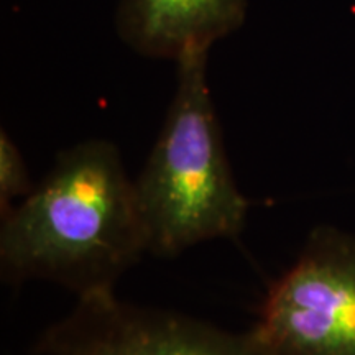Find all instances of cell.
<instances>
[{
	"label": "cell",
	"instance_id": "1",
	"mask_svg": "<svg viewBox=\"0 0 355 355\" xmlns=\"http://www.w3.org/2000/svg\"><path fill=\"white\" fill-rule=\"evenodd\" d=\"M145 254L135 183L104 139L58 153L48 175L2 217L0 268L15 285L51 282L76 298L115 291Z\"/></svg>",
	"mask_w": 355,
	"mask_h": 355
},
{
	"label": "cell",
	"instance_id": "5",
	"mask_svg": "<svg viewBox=\"0 0 355 355\" xmlns=\"http://www.w3.org/2000/svg\"><path fill=\"white\" fill-rule=\"evenodd\" d=\"M248 0H121L115 25L133 51L178 60L241 28Z\"/></svg>",
	"mask_w": 355,
	"mask_h": 355
},
{
	"label": "cell",
	"instance_id": "6",
	"mask_svg": "<svg viewBox=\"0 0 355 355\" xmlns=\"http://www.w3.org/2000/svg\"><path fill=\"white\" fill-rule=\"evenodd\" d=\"M35 184L20 148L6 130L0 132V212L2 217L15 206V199H25Z\"/></svg>",
	"mask_w": 355,
	"mask_h": 355
},
{
	"label": "cell",
	"instance_id": "2",
	"mask_svg": "<svg viewBox=\"0 0 355 355\" xmlns=\"http://www.w3.org/2000/svg\"><path fill=\"white\" fill-rule=\"evenodd\" d=\"M207 48L176 60V92L135 183L146 254L171 259L198 243L237 241L248 199L232 175L207 84Z\"/></svg>",
	"mask_w": 355,
	"mask_h": 355
},
{
	"label": "cell",
	"instance_id": "3",
	"mask_svg": "<svg viewBox=\"0 0 355 355\" xmlns=\"http://www.w3.org/2000/svg\"><path fill=\"white\" fill-rule=\"evenodd\" d=\"M254 326L270 355H355V235L314 229Z\"/></svg>",
	"mask_w": 355,
	"mask_h": 355
},
{
	"label": "cell",
	"instance_id": "4",
	"mask_svg": "<svg viewBox=\"0 0 355 355\" xmlns=\"http://www.w3.org/2000/svg\"><path fill=\"white\" fill-rule=\"evenodd\" d=\"M35 355H270L255 326L234 332L170 309L119 300L115 291L78 298L33 345Z\"/></svg>",
	"mask_w": 355,
	"mask_h": 355
}]
</instances>
